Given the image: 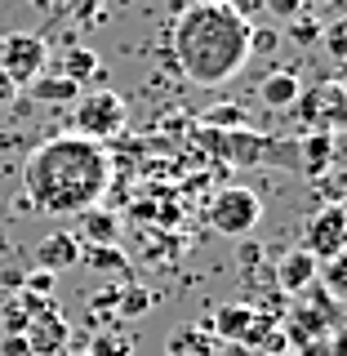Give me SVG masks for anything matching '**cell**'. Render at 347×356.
<instances>
[{"mask_svg": "<svg viewBox=\"0 0 347 356\" xmlns=\"http://www.w3.org/2000/svg\"><path fill=\"white\" fill-rule=\"evenodd\" d=\"M111 183L107 147L85 134H58L31 147L22 165V187L40 214H85Z\"/></svg>", "mask_w": 347, "mask_h": 356, "instance_id": "1", "label": "cell"}, {"mask_svg": "<svg viewBox=\"0 0 347 356\" xmlns=\"http://www.w3.org/2000/svg\"><path fill=\"white\" fill-rule=\"evenodd\" d=\"M254 22L241 18L232 5L192 0L174 22V58L196 85H223L250 63Z\"/></svg>", "mask_w": 347, "mask_h": 356, "instance_id": "2", "label": "cell"}, {"mask_svg": "<svg viewBox=\"0 0 347 356\" xmlns=\"http://www.w3.org/2000/svg\"><path fill=\"white\" fill-rule=\"evenodd\" d=\"M205 147L227 165H241V170H254V165H276V170L298 174V138H272V134L259 129H200Z\"/></svg>", "mask_w": 347, "mask_h": 356, "instance_id": "3", "label": "cell"}, {"mask_svg": "<svg viewBox=\"0 0 347 356\" xmlns=\"http://www.w3.org/2000/svg\"><path fill=\"white\" fill-rule=\"evenodd\" d=\"M263 218V200L259 192H250V187H223V192L209 200V227L218 232V236H250L254 227H259Z\"/></svg>", "mask_w": 347, "mask_h": 356, "instance_id": "4", "label": "cell"}, {"mask_svg": "<svg viewBox=\"0 0 347 356\" xmlns=\"http://www.w3.org/2000/svg\"><path fill=\"white\" fill-rule=\"evenodd\" d=\"M76 111V134H85V138H94V143H103V138H116L120 129H125V98L120 94H111V89H98V94H89V98H76L72 103Z\"/></svg>", "mask_w": 347, "mask_h": 356, "instance_id": "5", "label": "cell"}, {"mask_svg": "<svg viewBox=\"0 0 347 356\" xmlns=\"http://www.w3.org/2000/svg\"><path fill=\"white\" fill-rule=\"evenodd\" d=\"M45 63H49V44H45L40 31H5V40H0V72L18 89L27 81H36L45 72Z\"/></svg>", "mask_w": 347, "mask_h": 356, "instance_id": "6", "label": "cell"}, {"mask_svg": "<svg viewBox=\"0 0 347 356\" xmlns=\"http://www.w3.org/2000/svg\"><path fill=\"white\" fill-rule=\"evenodd\" d=\"M303 250L312 254V259H343V250H347V209L343 205H321L316 214L307 218V227H303Z\"/></svg>", "mask_w": 347, "mask_h": 356, "instance_id": "7", "label": "cell"}, {"mask_svg": "<svg viewBox=\"0 0 347 356\" xmlns=\"http://www.w3.org/2000/svg\"><path fill=\"white\" fill-rule=\"evenodd\" d=\"M67 321L58 316L54 307H45L40 316H31L27 321V330H22V339H27V348H31V356H58L63 348H67Z\"/></svg>", "mask_w": 347, "mask_h": 356, "instance_id": "8", "label": "cell"}, {"mask_svg": "<svg viewBox=\"0 0 347 356\" xmlns=\"http://www.w3.org/2000/svg\"><path fill=\"white\" fill-rule=\"evenodd\" d=\"M81 236H72V232H49L40 245H36V267H45V272H67V267L81 263Z\"/></svg>", "mask_w": 347, "mask_h": 356, "instance_id": "9", "label": "cell"}, {"mask_svg": "<svg viewBox=\"0 0 347 356\" xmlns=\"http://www.w3.org/2000/svg\"><path fill=\"white\" fill-rule=\"evenodd\" d=\"M254 312L259 307H250V303H223L209 321H200L196 330H205V334H218V339H227V343H245V334H250V321H254Z\"/></svg>", "mask_w": 347, "mask_h": 356, "instance_id": "10", "label": "cell"}, {"mask_svg": "<svg viewBox=\"0 0 347 356\" xmlns=\"http://www.w3.org/2000/svg\"><path fill=\"white\" fill-rule=\"evenodd\" d=\"M325 170H334V134L312 129L307 138H298V174L316 183Z\"/></svg>", "mask_w": 347, "mask_h": 356, "instance_id": "11", "label": "cell"}, {"mask_svg": "<svg viewBox=\"0 0 347 356\" xmlns=\"http://www.w3.org/2000/svg\"><path fill=\"white\" fill-rule=\"evenodd\" d=\"M316 259H312V254L303 250V245H298V250H289L281 263H276V285L285 289V294H303L307 285H316Z\"/></svg>", "mask_w": 347, "mask_h": 356, "instance_id": "12", "label": "cell"}, {"mask_svg": "<svg viewBox=\"0 0 347 356\" xmlns=\"http://www.w3.org/2000/svg\"><path fill=\"white\" fill-rule=\"evenodd\" d=\"M27 94L36 107H72L81 98V85H72L63 72H40L36 81H27Z\"/></svg>", "mask_w": 347, "mask_h": 356, "instance_id": "13", "label": "cell"}, {"mask_svg": "<svg viewBox=\"0 0 347 356\" xmlns=\"http://www.w3.org/2000/svg\"><path fill=\"white\" fill-rule=\"evenodd\" d=\"M298 94H303V81H298L294 72H272V76L259 85L263 107H272V111H289V107L298 103Z\"/></svg>", "mask_w": 347, "mask_h": 356, "instance_id": "14", "label": "cell"}, {"mask_svg": "<svg viewBox=\"0 0 347 356\" xmlns=\"http://www.w3.org/2000/svg\"><path fill=\"white\" fill-rule=\"evenodd\" d=\"M165 356H218V343H214V334L187 325V330L170 334V343H165Z\"/></svg>", "mask_w": 347, "mask_h": 356, "instance_id": "15", "label": "cell"}, {"mask_svg": "<svg viewBox=\"0 0 347 356\" xmlns=\"http://www.w3.org/2000/svg\"><path fill=\"white\" fill-rule=\"evenodd\" d=\"M58 72L72 85H85V81H98V76H103V58H98L94 49H85V44H76V49H67V58H63Z\"/></svg>", "mask_w": 347, "mask_h": 356, "instance_id": "16", "label": "cell"}, {"mask_svg": "<svg viewBox=\"0 0 347 356\" xmlns=\"http://www.w3.org/2000/svg\"><path fill=\"white\" fill-rule=\"evenodd\" d=\"M81 218V236L89 245H116V232H120V218L116 214H107V209H85V214H76Z\"/></svg>", "mask_w": 347, "mask_h": 356, "instance_id": "17", "label": "cell"}, {"mask_svg": "<svg viewBox=\"0 0 347 356\" xmlns=\"http://www.w3.org/2000/svg\"><path fill=\"white\" fill-rule=\"evenodd\" d=\"M245 125H250V116L241 103H214L200 116V129H245Z\"/></svg>", "mask_w": 347, "mask_h": 356, "instance_id": "18", "label": "cell"}, {"mask_svg": "<svg viewBox=\"0 0 347 356\" xmlns=\"http://www.w3.org/2000/svg\"><path fill=\"white\" fill-rule=\"evenodd\" d=\"M81 259L89 267H98V272H125V254L116 250V245H89V250H81Z\"/></svg>", "mask_w": 347, "mask_h": 356, "instance_id": "19", "label": "cell"}, {"mask_svg": "<svg viewBox=\"0 0 347 356\" xmlns=\"http://www.w3.org/2000/svg\"><path fill=\"white\" fill-rule=\"evenodd\" d=\"M85 356H134V343L116 330H103V334H94V343H89Z\"/></svg>", "mask_w": 347, "mask_h": 356, "instance_id": "20", "label": "cell"}, {"mask_svg": "<svg viewBox=\"0 0 347 356\" xmlns=\"http://www.w3.org/2000/svg\"><path fill=\"white\" fill-rule=\"evenodd\" d=\"M321 40H325V54L334 63H347V22L334 18L330 27H321Z\"/></svg>", "mask_w": 347, "mask_h": 356, "instance_id": "21", "label": "cell"}, {"mask_svg": "<svg viewBox=\"0 0 347 356\" xmlns=\"http://www.w3.org/2000/svg\"><path fill=\"white\" fill-rule=\"evenodd\" d=\"M316 192H321V200L325 205H343V192H347V178L339 174V170H325L316 178Z\"/></svg>", "mask_w": 347, "mask_h": 356, "instance_id": "22", "label": "cell"}, {"mask_svg": "<svg viewBox=\"0 0 347 356\" xmlns=\"http://www.w3.org/2000/svg\"><path fill=\"white\" fill-rule=\"evenodd\" d=\"M54 281H58L54 272H45V267H31V272L22 276L18 289H27V294H40V298H54Z\"/></svg>", "mask_w": 347, "mask_h": 356, "instance_id": "23", "label": "cell"}, {"mask_svg": "<svg viewBox=\"0 0 347 356\" xmlns=\"http://www.w3.org/2000/svg\"><path fill=\"white\" fill-rule=\"evenodd\" d=\"M147 307H152V294L143 285L120 289V316H138V312H147Z\"/></svg>", "mask_w": 347, "mask_h": 356, "instance_id": "24", "label": "cell"}, {"mask_svg": "<svg viewBox=\"0 0 347 356\" xmlns=\"http://www.w3.org/2000/svg\"><path fill=\"white\" fill-rule=\"evenodd\" d=\"M289 36H294V44H316L321 40V22L316 18H289Z\"/></svg>", "mask_w": 347, "mask_h": 356, "instance_id": "25", "label": "cell"}, {"mask_svg": "<svg viewBox=\"0 0 347 356\" xmlns=\"http://www.w3.org/2000/svg\"><path fill=\"white\" fill-rule=\"evenodd\" d=\"M27 321L31 316L14 303V298H9V303H5V334H22V330H27Z\"/></svg>", "mask_w": 347, "mask_h": 356, "instance_id": "26", "label": "cell"}, {"mask_svg": "<svg viewBox=\"0 0 347 356\" xmlns=\"http://www.w3.org/2000/svg\"><path fill=\"white\" fill-rule=\"evenodd\" d=\"M267 9H272L281 22H289V18H298V9H303V0H263Z\"/></svg>", "mask_w": 347, "mask_h": 356, "instance_id": "27", "label": "cell"}, {"mask_svg": "<svg viewBox=\"0 0 347 356\" xmlns=\"http://www.w3.org/2000/svg\"><path fill=\"white\" fill-rule=\"evenodd\" d=\"M0 356H31V348H27L22 334H5V339H0Z\"/></svg>", "mask_w": 347, "mask_h": 356, "instance_id": "28", "label": "cell"}, {"mask_svg": "<svg viewBox=\"0 0 347 356\" xmlns=\"http://www.w3.org/2000/svg\"><path fill=\"white\" fill-rule=\"evenodd\" d=\"M14 98H18V85H14V81H9V76H5V72H0V111H5L9 103H14Z\"/></svg>", "mask_w": 347, "mask_h": 356, "instance_id": "29", "label": "cell"}, {"mask_svg": "<svg viewBox=\"0 0 347 356\" xmlns=\"http://www.w3.org/2000/svg\"><path fill=\"white\" fill-rule=\"evenodd\" d=\"M325 281H330L334 294L343 289V259H330V267H325Z\"/></svg>", "mask_w": 347, "mask_h": 356, "instance_id": "30", "label": "cell"}, {"mask_svg": "<svg viewBox=\"0 0 347 356\" xmlns=\"http://www.w3.org/2000/svg\"><path fill=\"white\" fill-rule=\"evenodd\" d=\"M36 5H40V9H58V0H36Z\"/></svg>", "mask_w": 347, "mask_h": 356, "instance_id": "31", "label": "cell"}, {"mask_svg": "<svg viewBox=\"0 0 347 356\" xmlns=\"http://www.w3.org/2000/svg\"><path fill=\"white\" fill-rule=\"evenodd\" d=\"M58 356H85V352H72V348H63V352H58Z\"/></svg>", "mask_w": 347, "mask_h": 356, "instance_id": "32", "label": "cell"}, {"mask_svg": "<svg viewBox=\"0 0 347 356\" xmlns=\"http://www.w3.org/2000/svg\"><path fill=\"white\" fill-rule=\"evenodd\" d=\"M218 5H227V0H218Z\"/></svg>", "mask_w": 347, "mask_h": 356, "instance_id": "33", "label": "cell"}]
</instances>
